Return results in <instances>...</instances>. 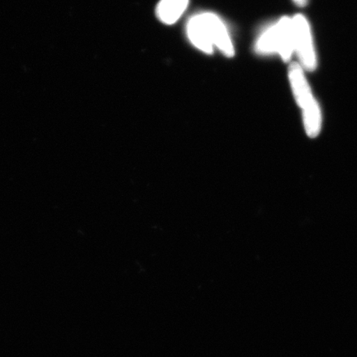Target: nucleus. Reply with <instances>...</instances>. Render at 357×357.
Returning a JSON list of instances; mask_svg holds the SVG:
<instances>
[{"label":"nucleus","instance_id":"obj_1","mask_svg":"<svg viewBox=\"0 0 357 357\" xmlns=\"http://www.w3.org/2000/svg\"><path fill=\"white\" fill-rule=\"evenodd\" d=\"M186 33L192 45L206 54H212L214 48L227 57L235 54L229 31L215 13L204 12L192 17L187 24Z\"/></svg>","mask_w":357,"mask_h":357},{"label":"nucleus","instance_id":"obj_2","mask_svg":"<svg viewBox=\"0 0 357 357\" xmlns=\"http://www.w3.org/2000/svg\"><path fill=\"white\" fill-rule=\"evenodd\" d=\"M254 49L259 55L278 54L284 61L290 60L294 53L292 19L283 17L266 26L258 36Z\"/></svg>","mask_w":357,"mask_h":357},{"label":"nucleus","instance_id":"obj_3","mask_svg":"<svg viewBox=\"0 0 357 357\" xmlns=\"http://www.w3.org/2000/svg\"><path fill=\"white\" fill-rule=\"evenodd\" d=\"M289 79L291 86L294 100L301 107L303 114V121L315 123L323 117L322 111L307 82L303 67L294 62L289 68Z\"/></svg>","mask_w":357,"mask_h":357},{"label":"nucleus","instance_id":"obj_4","mask_svg":"<svg viewBox=\"0 0 357 357\" xmlns=\"http://www.w3.org/2000/svg\"><path fill=\"white\" fill-rule=\"evenodd\" d=\"M294 52L303 70L312 71L317 68V55L309 22L302 15L292 17Z\"/></svg>","mask_w":357,"mask_h":357},{"label":"nucleus","instance_id":"obj_5","mask_svg":"<svg viewBox=\"0 0 357 357\" xmlns=\"http://www.w3.org/2000/svg\"><path fill=\"white\" fill-rule=\"evenodd\" d=\"M190 0H160L156 7V16L167 25H172L181 19L188 8Z\"/></svg>","mask_w":357,"mask_h":357},{"label":"nucleus","instance_id":"obj_6","mask_svg":"<svg viewBox=\"0 0 357 357\" xmlns=\"http://www.w3.org/2000/svg\"><path fill=\"white\" fill-rule=\"evenodd\" d=\"M309 0H293V2L298 7H305L307 6Z\"/></svg>","mask_w":357,"mask_h":357}]
</instances>
